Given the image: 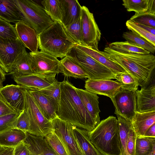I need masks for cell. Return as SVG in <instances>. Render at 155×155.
I'll list each match as a JSON object with an SVG mask.
<instances>
[{"instance_id":"1","label":"cell","mask_w":155,"mask_h":155,"mask_svg":"<svg viewBox=\"0 0 155 155\" xmlns=\"http://www.w3.org/2000/svg\"><path fill=\"white\" fill-rule=\"evenodd\" d=\"M76 88L68 80L61 82V97L57 115L73 125L91 131L97 126L84 107Z\"/></svg>"},{"instance_id":"2","label":"cell","mask_w":155,"mask_h":155,"mask_svg":"<svg viewBox=\"0 0 155 155\" xmlns=\"http://www.w3.org/2000/svg\"><path fill=\"white\" fill-rule=\"evenodd\" d=\"M102 53L130 74L141 87L150 84L154 73L155 56L151 54L122 53L107 45Z\"/></svg>"},{"instance_id":"3","label":"cell","mask_w":155,"mask_h":155,"mask_svg":"<svg viewBox=\"0 0 155 155\" xmlns=\"http://www.w3.org/2000/svg\"><path fill=\"white\" fill-rule=\"evenodd\" d=\"M91 141L103 155H120L121 144L117 119L110 116L88 132Z\"/></svg>"},{"instance_id":"4","label":"cell","mask_w":155,"mask_h":155,"mask_svg":"<svg viewBox=\"0 0 155 155\" xmlns=\"http://www.w3.org/2000/svg\"><path fill=\"white\" fill-rule=\"evenodd\" d=\"M38 40L41 51L61 59L76 45L64 25L58 22H54L38 35Z\"/></svg>"},{"instance_id":"5","label":"cell","mask_w":155,"mask_h":155,"mask_svg":"<svg viewBox=\"0 0 155 155\" xmlns=\"http://www.w3.org/2000/svg\"><path fill=\"white\" fill-rule=\"evenodd\" d=\"M25 19V22L39 35L54 22L43 7L32 0H14Z\"/></svg>"},{"instance_id":"6","label":"cell","mask_w":155,"mask_h":155,"mask_svg":"<svg viewBox=\"0 0 155 155\" xmlns=\"http://www.w3.org/2000/svg\"><path fill=\"white\" fill-rule=\"evenodd\" d=\"M24 110L30 120V127L27 132L38 136L45 137L54 131L51 121L43 115L28 89L24 90Z\"/></svg>"},{"instance_id":"7","label":"cell","mask_w":155,"mask_h":155,"mask_svg":"<svg viewBox=\"0 0 155 155\" xmlns=\"http://www.w3.org/2000/svg\"><path fill=\"white\" fill-rule=\"evenodd\" d=\"M69 54L74 57L84 68L88 79L93 80L115 79V75L106 68L75 46Z\"/></svg>"},{"instance_id":"8","label":"cell","mask_w":155,"mask_h":155,"mask_svg":"<svg viewBox=\"0 0 155 155\" xmlns=\"http://www.w3.org/2000/svg\"><path fill=\"white\" fill-rule=\"evenodd\" d=\"M81 45L98 50L101 33L93 14L84 6H82L81 15Z\"/></svg>"},{"instance_id":"9","label":"cell","mask_w":155,"mask_h":155,"mask_svg":"<svg viewBox=\"0 0 155 155\" xmlns=\"http://www.w3.org/2000/svg\"><path fill=\"white\" fill-rule=\"evenodd\" d=\"M26 47L19 38L0 39V66L6 74L12 71L14 64Z\"/></svg>"},{"instance_id":"10","label":"cell","mask_w":155,"mask_h":155,"mask_svg":"<svg viewBox=\"0 0 155 155\" xmlns=\"http://www.w3.org/2000/svg\"><path fill=\"white\" fill-rule=\"evenodd\" d=\"M110 99L115 107V114L132 122L137 111L136 91L121 89Z\"/></svg>"},{"instance_id":"11","label":"cell","mask_w":155,"mask_h":155,"mask_svg":"<svg viewBox=\"0 0 155 155\" xmlns=\"http://www.w3.org/2000/svg\"><path fill=\"white\" fill-rule=\"evenodd\" d=\"M54 131L63 142L70 155H84L74 136L71 124L58 117L51 121Z\"/></svg>"},{"instance_id":"12","label":"cell","mask_w":155,"mask_h":155,"mask_svg":"<svg viewBox=\"0 0 155 155\" xmlns=\"http://www.w3.org/2000/svg\"><path fill=\"white\" fill-rule=\"evenodd\" d=\"M29 53L31 67L34 73H60V61L57 58L41 51Z\"/></svg>"},{"instance_id":"13","label":"cell","mask_w":155,"mask_h":155,"mask_svg":"<svg viewBox=\"0 0 155 155\" xmlns=\"http://www.w3.org/2000/svg\"><path fill=\"white\" fill-rule=\"evenodd\" d=\"M56 74L35 73L13 79L17 85L28 90L37 91L53 84L57 80Z\"/></svg>"},{"instance_id":"14","label":"cell","mask_w":155,"mask_h":155,"mask_svg":"<svg viewBox=\"0 0 155 155\" xmlns=\"http://www.w3.org/2000/svg\"><path fill=\"white\" fill-rule=\"evenodd\" d=\"M121 84L111 80H93L85 81L84 87L87 91L93 93L113 97L121 89Z\"/></svg>"},{"instance_id":"15","label":"cell","mask_w":155,"mask_h":155,"mask_svg":"<svg viewBox=\"0 0 155 155\" xmlns=\"http://www.w3.org/2000/svg\"><path fill=\"white\" fill-rule=\"evenodd\" d=\"M25 88L18 85L7 84L0 89V94L12 107L21 112L24 108Z\"/></svg>"},{"instance_id":"16","label":"cell","mask_w":155,"mask_h":155,"mask_svg":"<svg viewBox=\"0 0 155 155\" xmlns=\"http://www.w3.org/2000/svg\"><path fill=\"white\" fill-rule=\"evenodd\" d=\"M137 111L143 113L155 111L154 83L136 91Z\"/></svg>"},{"instance_id":"17","label":"cell","mask_w":155,"mask_h":155,"mask_svg":"<svg viewBox=\"0 0 155 155\" xmlns=\"http://www.w3.org/2000/svg\"><path fill=\"white\" fill-rule=\"evenodd\" d=\"M15 27L19 38L25 47L31 52L38 51V35L35 30L23 21L16 22Z\"/></svg>"},{"instance_id":"18","label":"cell","mask_w":155,"mask_h":155,"mask_svg":"<svg viewBox=\"0 0 155 155\" xmlns=\"http://www.w3.org/2000/svg\"><path fill=\"white\" fill-rule=\"evenodd\" d=\"M23 141L30 152V155H58L48 143L45 137L26 132Z\"/></svg>"},{"instance_id":"19","label":"cell","mask_w":155,"mask_h":155,"mask_svg":"<svg viewBox=\"0 0 155 155\" xmlns=\"http://www.w3.org/2000/svg\"><path fill=\"white\" fill-rule=\"evenodd\" d=\"M76 90L85 109L97 126L101 121L98 97L97 94L86 90L76 88Z\"/></svg>"},{"instance_id":"20","label":"cell","mask_w":155,"mask_h":155,"mask_svg":"<svg viewBox=\"0 0 155 155\" xmlns=\"http://www.w3.org/2000/svg\"><path fill=\"white\" fill-rule=\"evenodd\" d=\"M75 46L109 69L115 75L120 73H128L121 66L104 54L102 51L83 45H76Z\"/></svg>"},{"instance_id":"21","label":"cell","mask_w":155,"mask_h":155,"mask_svg":"<svg viewBox=\"0 0 155 155\" xmlns=\"http://www.w3.org/2000/svg\"><path fill=\"white\" fill-rule=\"evenodd\" d=\"M60 61V73L65 76L79 79L88 78L84 68L72 56L68 54Z\"/></svg>"},{"instance_id":"22","label":"cell","mask_w":155,"mask_h":155,"mask_svg":"<svg viewBox=\"0 0 155 155\" xmlns=\"http://www.w3.org/2000/svg\"><path fill=\"white\" fill-rule=\"evenodd\" d=\"M0 18L9 23L25 22L24 18L14 0H0Z\"/></svg>"},{"instance_id":"23","label":"cell","mask_w":155,"mask_h":155,"mask_svg":"<svg viewBox=\"0 0 155 155\" xmlns=\"http://www.w3.org/2000/svg\"><path fill=\"white\" fill-rule=\"evenodd\" d=\"M132 122L137 137L143 136L147 130L155 123V111L143 113L137 111Z\"/></svg>"},{"instance_id":"24","label":"cell","mask_w":155,"mask_h":155,"mask_svg":"<svg viewBox=\"0 0 155 155\" xmlns=\"http://www.w3.org/2000/svg\"><path fill=\"white\" fill-rule=\"evenodd\" d=\"M28 90L40 111L47 119L51 121L58 117L53 104L47 97L36 91Z\"/></svg>"},{"instance_id":"25","label":"cell","mask_w":155,"mask_h":155,"mask_svg":"<svg viewBox=\"0 0 155 155\" xmlns=\"http://www.w3.org/2000/svg\"><path fill=\"white\" fill-rule=\"evenodd\" d=\"M74 137L84 155H103L90 140L88 131L72 126Z\"/></svg>"},{"instance_id":"26","label":"cell","mask_w":155,"mask_h":155,"mask_svg":"<svg viewBox=\"0 0 155 155\" xmlns=\"http://www.w3.org/2000/svg\"><path fill=\"white\" fill-rule=\"evenodd\" d=\"M33 73H35L31 67L29 53L25 50L17 58L11 71L8 74L13 78Z\"/></svg>"},{"instance_id":"27","label":"cell","mask_w":155,"mask_h":155,"mask_svg":"<svg viewBox=\"0 0 155 155\" xmlns=\"http://www.w3.org/2000/svg\"><path fill=\"white\" fill-rule=\"evenodd\" d=\"M26 132L20 129L12 128L0 133V146L15 147L23 142Z\"/></svg>"},{"instance_id":"28","label":"cell","mask_w":155,"mask_h":155,"mask_svg":"<svg viewBox=\"0 0 155 155\" xmlns=\"http://www.w3.org/2000/svg\"><path fill=\"white\" fill-rule=\"evenodd\" d=\"M43 8L54 22L63 24L64 9L62 0H44L41 2Z\"/></svg>"},{"instance_id":"29","label":"cell","mask_w":155,"mask_h":155,"mask_svg":"<svg viewBox=\"0 0 155 155\" xmlns=\"http://www.w3.org/2000/svg\"><path fill=\"white\" fill-rule=\"evenodd\" d=\"M62 2L64 9L62 24L65 26L80 17L82 6L77 0H62Z\"/></svg>"},{"instance_id":"30","label":"cell","mask_w":155,"mask_h":155,"mask_svg":"<svg viewBox=\"0 0 155 155\" xmlns=\"http://www.w3.org/2000/svg\"><path fill=\"white\" fill-rule=\"evenodd\" d=\"M116 115L118 122L120 136L121 144L120 155H128L127 150V144L130 129L132 126V122L119 114Z\"/></svg>"},{"instance_id":"31","label":"cell","mask_w":155,"mask_h":155,"mask_svg":"<svg viewBox=\"0 0 155 155\" xmlns=\"http://www.w3.org/2000/svg\"><path fill=\"white\" fill-rule=\"evenodd\" d=\"M61 82L57 80L53 84L36 91L45 95L53 104L56 112L58 111L61 97Z\"/></svg>"},{"instance_id":"32","label":"cell","mask_w":155,"mask_h":155,"mask_svg":"<svg viewBox=\"0 0 155 155\" xmlns=\"http://www.w3.org/2000/svg\"><path fill=\"white\" fill-rule=\"evenodd\" d=\"M154 147L155 137H137L135 145V155H149Z\"/></svg>"},{"instance_id":"33","label":"cell","mask_w":155,"mask_h":155,"mask_svg":"<svg viewBox=\"0 0 155 155\" xmlns=\"http://www.w3.org/2000/svg\"><path fill=\"white\" fill-rule=\"evenodd\" d=\"M108 46L114 51L122 53H133L147 54L150 53V51L127 41L112 42Z\"/></svg>"},{"instance_id":"34","label":"cell","mask_w":155,"mask_h":155,"mask_svg":"<svg viewBox=\"0 0 155 155\" xmlns=\"http://www.w3.org/2000/svg\"><path fill=\"white\" fill-rule=\"evenodd\" d=\"M123 37L127 42L143 48L152 53L155 51V46L146 40L131 31L124 32Z\"/></svg>"},{"instance_id":"35","label":"cell","mask_w":155,"mask_h":155,"mask_svg":"<svg viewBox=\"0 0 155 155\" xmlns=\"http://www.w3.org/2000/svg\"><path fill=\"white\" fill-rule=\"evenodd\" d=\"M150 0H123L122 5L128 12L139 13L149 11Z\"/></svg>"},{"instance_id":"36","label":"cell","mask_w":155,"mask_h":155,"mask_svg":"<svg viewBox=\"0 0 155 155\" xmlns=\"http://www.w3.org/2000/svg\"><path fill=\"white\" fill-rule=\"evenodd\" d=\"M47 142L58 155H70L63 142L54 131L45 137Z\"/></svg>"},{"instance_id":"37","label":"cell","mask_w":155,"mask_h":155,"mask_svg":"<svg viewBox=\"0 0 155 155\" xmlns=\"http://www.w3.org/2000/svg\"><path fill=\"white\" fill-rule=\"evenodd\" d=\"M115 78L121 84V89L132 91L138 89V83L129 74L119 73L115 75Z\"/></svg>"},{"instance_id":"38","label":"cell","mask_w":155,"mask_h":155,"mask_svg":"<svg viewBox=\"0 0 155 155\" xmlns=\"http://www.w3.org/2000/svg\"><path fill=\"white\" fill-rule=\"evenodd\" d=\"M126 24L127 28L130 31L146 40L155 46V35L146 31L130 19L126 21Z\"/></svg>"},{"instance_id":"39","label":"cell","mask_w":155,"mask_h":155,"mask_svg":"<svg viewBox=\"0 0 155 155\" xmlns=\"http://www.w3.org/2000/svg\"><path fill=\"white\" fill-rule=\"evenodd\" d=\"M18 38L15 25L0 18V39L16 40Z\"/></svg>"},{"instance_id":"40","label":"cell","mask_w":155,"mask_h":155,"mask_svg":"<svg viewBox=\"0 0 155 155\" xmlns=\"http://www.w3.org/2000/svg\"><path fill=\"white\" fill-rule=\"evenodd\" d=\"M64 27L76 45H82L81 16L71 24Z\"/></svg>"},{"instance_id":"41","label":"cell","mask_w":155,"mask_h":155,"mask_svg":"<svg viewBox=\"0 0 155 155\" xmlns=\"http://www.w3.org/2000/svg\"><path fill=\"white\" fill-rule=\"evenodd\" d=\"M130 20L140 24L155 28V14L147 11L139 13H135Z\"/></svg>"},{"instance_id":"42","label":"cell","mask_w":155,"mask_h":155,"mask_svg":"<svg viewBox=\"0 0 155 155\" xmlns=\"http://www.w3.org/2000/svg\"><path fill=\"white\" fill-rule=\"evenodd\" d=\"M21 112H17L0 116V133L13 128L15 122Z\"/></svg>"},{"instance_id":"43","label":"cell","mask_w":155,"mask_h":155,"mask_svg":"<svg viewBox=\"0 0 155 155\" xmlns=\"http://www.w3.org/2000/svg\"><path fill=\"white\" fill-rule=\"evenodd\" d=\"M30 122L29 116L24 110L20 114L14 124L13 128H17L26 132L29 131Z\"/></svg>"},{"instance_id":"44","label":"cell","mask_w":155,"mask_h":155,"mask_svg":"<svg viewBox=\"0 0 155 155\" xmlns=\"http://www.w3.org/2000/svg\"><path fill=\"white\" fill-rule=\"evenodd\" d=\"M137 137L132 125L129 130L127 144V150L128 155H135V145Z\"/></svg>"},{"instance_id":"45","label":"cell","mask_w":155,"mask_h":155,"mask_svg":"<svg viewBox=\"0 0 155 155\" xmlns=\"http://www.w3.org/2000/svg\"><path fill=\"white\" fill-rule=\"evenodd\" d=\"M17 112H18L12 107L0 94V116Z\"/></svg>"},{"instance_id":"46","label":"cell","mask_w":155,"mask_h":155,"mask_svg":"<svg viewBox=\"0 0 155 155\" xmlns=\"http://www.w3.org/2000/svg\"><path fill=\"white\" fill-rule=\"evenodd\" d=\"M13 155H30L29 151L23 141L14 147Z\"/></svg>"},{"instance_id":"47","label":"cell","mask_w":155,"mask_h":155,"mask_svg":"<svg viewBox=\"0 0 155 155\" xmlns=\"http://www.w3.org/2000/svg\"><path fill=\"white\" fill-rule=\"evenodd\" d=\"M14 147L0 146V155H13Z\"/></svg>"},{"instance_id":"48","label":"cell","mask_w":155,"mask_h":155,"mask_svg":"<svg viewBox=\"0 0 155 155\" xmlns=\"http://www.w3.org/2000/svg\"><path fill=\"white\" fill-rule=\"evenodd\" d=\"M143 136L155 137V123L152 125L147 130Z\"/></svg>"},{"instance_id":"49","label":"cell","mask_w":155,"mask_h":155,"mask_svg":"<svg viewBox=\"0 0 155 155\" xmlns=\"http://www.w3.org/2000/svg\"><path fill=\"white\" fill-rule=\"evenodd\" d=\"M140 26L143 28L146 31L155 35V28L145 25L137 23Z\"/></svg>"},{"instance_id":"50","label":"cell","mask_w":155,"mask_h":155,"mask_svg":"<svg viewBox=\"0 0 155 155\" xmlns=\"http://www.w3.org/2000/svg\"><path fill=\"white\" fill-rule=\"evenodd\" d=\"M6 74L0 66V83L2 84L5 80Z\"/></svg>"},{"instance_id":"51","label":"cell","mask_w":155,"mask_h":155,"mask_svg":"<svg viewBox=\"0 0 155 155\" xmlns=\"http://www.w3.org/2000/svg\"><path fill=\"white\" fill-rule=\"evenodd\" d=\"M149 155H155V147L153 149Z\"/></svg>"},{"instance_id":"52","label":"cell","mask_w":155,"mask_h":155,"mask_svg":"<svg viewBox=\"0 0 155 155\" xmlns=\"http://www.w3.org/2000/svg\"><path fill=\"white\" fill-rule=\"evenodd\" d=\"M3 87L2 84L0 83V89L2 88Z\"/></svg>"},{"instance_id":"53","label":"cell","mask_w":155,"mask_h":155,"mask_svg":"<svg viewBox=\"0 0 155 155\" xmlns=\"http://www.w3.org/2000/svg\"><path fill=\"white\" fill-rule=\"evenodd\" d=\"M1 67V66H0Z\"/></svg>"}]
</instances>
